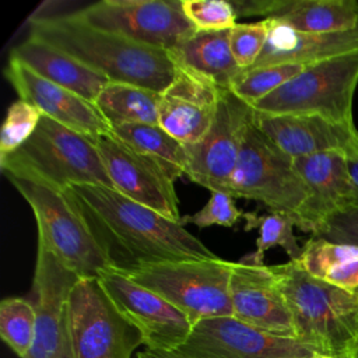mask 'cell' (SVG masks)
Segmentation results:
<instances>
[{
	"label": "cell",
	"mask_w": 358,
	"mask_h": 358,
	"mask_svg": "<svg viewBox=\"0 0 358 358\" xmlns=\"http://www.w3.org/2000/svg\"><path fill=\"white\" fill-rule=\"evenodd\" d=\"M159 96L161 92L140 85L108 81L94 105L112 130L130 124H158Z\"/></svg>",
	"instance_id": "cell-25"
},
{
	"label": "cell",
	"mask_w": 358,
	"mask_h": 358,
	"mask_svg": "<svg viewBox=\"0 0 358 358\" xmlns=\"http://www.w3.org/2000/svg\"><path fill=\"white\" fill-rule=\"evenodd\" d=\"M6 178L34 213L38 246L50 252L81 278L98 277L113 267L106 250L67 190L21 176Z\"/></svg>",
	"instance_id": "cell-5"
},
{
	"label": "cell",
	"mask_w": 358,
	"mask_h": 358,
	"mask_svg": "<svg viewBox=\"0 0 358 358\" xmlns=\"http://www.w3.org/2000/svg\"><path fill=\"white\" fill-rule=\"evenodd\" d=\"M270 267L289 309L295 338L320 355L352 358L358 345V289L315 278L298 262Z\"/></svg>",
	"instance_id": "cell-3"
},
{
	"label": "cell",
	"mask_w": 358,
	"mask_h": 358,
	"mask_svg": "<svg viewBox=\"0 0 358 358\" xmlns=\"http://www.w3.org/2000/svg\"><path fill=\"white\" fill-rule=\"evenodd\" d=\"M222 88L176 64L173 81L161 92L158 124L185 145L210 130Z\"/></svg>",
	"instance_id": "cell-18"
},
{
	"label": "cell",
	"mask_w": 358,
	"mask_h": 358,
	"mask_svg": "<svg viewBox=\"0 0 358 358\" xmlns=\"http://www.w3.org/2000/svg\"><path fill=\"white\" fill-rule=\"evenodd\" d=\"M315 358H333V357H327V355H320V354H317Z\"/></svg>",
	"instance_id": "cell-40"
},
{
	"label": "cell",
	"mask_w": 358,
	"mask_h": 358,
	"mask_svg": "<svg viewBox=\"0 0 358 358\" xmlns=\"http://www.w3.org/2000/svg\"><path fill=\"white\" fill-rule=\"evenodd\" d=\"M36 334L35 306L25 298L8 296L0 302V336L20 357L27 358Z\"/></svg>",
	"instance_id": "cell-29"
},
{
	"label": "cell",
	"mask_w": 358,
	"mask_h": 358,
	"mask_svg": "<svg viewBox=\"0 0 358 358\" xmlns=\"http://www.w3.org/2000/svg\"><path fill=\"white\" fill-rule=\"evenodd\" d=\"M232 316L262 331L295 338L289 309L270 266L232 263L229 278Z\"/></svg>",
	"instance_id": "cell-16"
},
{
	"label": "cell",
	"mask_w": 358,
	"mask_h": 358,
	"mask_svg": "<svg viewBox=\"0 0 358 358\" xmlns=\"http://www.w3.org/2000/svg\"><path fill=\"white\" fill-rule=\"evenodd\" d=\"M243 211H241L235 203L234 197L224 192H211V196L206 206L194 213L193 215L182 217V225L193 224L199 228H207L213 225L218 227H234L243 217Z\"/></svg>",
	"instance_id": "cell-34"
},
{
	"label": "cell",
	"mask_w": 358,
	"mask_h": 358,
	"mask_svg": "<svg viewBox=\"0 0 358 358\" xmlns=\"http://www.w3.org/2000/svg\"><path fill=\"white\" fill-rule=\"evenodd\" d=\"M266 20L268 24L267 41L253 67L270 64L308 66L358 50V27L345 32L310 34L296 31L273 18Z\"/></svg>",
	"instance_id": "cell-22"
},
{
	"label": "cell",
	"mask_w": 358,
	"mask_h": 358,
	"mask_svg": "<svg viewBox=\"0 0 358 358\" xmlns=\"http://www.w3.org/2000/svg\"><path fill=\"white\" fill-rule=\"evenodd\" d=\"M357 85L358 50L308 64L253 109L267 115H316L334 123L354 124Z\"/></svg>",
	"instance_id": "cell-7"
},
{
	"label": "cell",
	"mask_w": 358,
	"mask_h": 358,
	"mask_svg": "<svg viewBox=\"0 0 358 358\" xmlns=\"http://www.w3.org/2000/svg\"><path fill=\"white\" fill-rule=\"evenodd\" d=\"M115 190L182 224L175 182L150 157L133 150L115 133L95 140Z\"/></svg>",
	"instance_id": "cell-14"
},
{
	"label": "cell",
	"mask_w": 358,
	"mask_h": 358,
	"mask_svg": "<svg viewBox=\"0 0 358 358\" xmlns=\"http://www.w3.org/2000/svg\"><path fill=\"white\" fill-rule=\"evenodd\" d=\"M169 53L178 66L222 90H229L242 73L231 52L229 31H194Z\"/></svg>",
	"instance_id": "cell-24"
},
{
	"label": "cell",
	"mask_w": 358,
	"mask_h": 358,
	"mask_svg": "<svg viewBox=\"0 0 358 358\" xmlns=\"http://www.w3.org/2000/svg\"><path fill=\"white\" fill-rule=\"evenodd\" d=\"M299 266L331 285L355 291L358 289V246L336 243L312 236L302 246Z\"/></svg>",
	"instance_id": "cell-26"
},
{
	"label": "cell",
	"mask_w": 358,
	"mask_h": 358,
	"mask_svg": "<svg viewBox=\"0 0 358 358\" xmlns=\"http://www.w3.org/2000/svg\"><path fill=\"white\" fill-rule=\"evenodd\" d=\"M253 116V106L229 90H222L210 130L200 141L186 145V176L210 192L228 193L229 179Z\"/></svg>",
	"instance_id": "cell-11"
},
{
	"label": "cell",
	"mask_w": 358,
	"mask_h": 358,
	"mask_svg": "<svg viewBox=\"0 0 358 358\" xmlns=\"http://www.w3.org/2000/svg\"><path fill=\"white\" fill-rule=\"evenodd\" d=\"M246 220L245 229L259 228V238L256 241V250L245 256L241 262L255 266H262L264 253L275 246L285 250L289 260H299L302 255V248L294 234L295 221L292 217L280 213H268L266 215H257L255 213H245Z\"/></svg>",
	"instance_id": "cell-28"
},
{
	"label": "cell",
	"mask_w": 358,
	"mask_h": 358,
	"mask_svg": "<svg viewBox=\"0 0 358 358\" xmlns=\"http://www.w3.org/2000/svg\"><path fill=\"white\" fill-rule=\"evenodd\" d=\"M4 76L20 99L36 106L43 116L92 140L113 133L94 103L78 94L56 85L27 66L8 59Z\"/></svg>",
	"instance_id": "cell-17"
},
{
	"label": "cell",
	"mask_w": 358,
	"mask_h": 358,
	"mask_svg": "<svg viewBox=\"0 0 358 358\" xmlns=\"http://www.w3.org/2000/svg\"><path fill=\"white\" fill-rule=\"evenodd\" d=\"M352 358H358V345H357L355 350L352 351Z\"/></svg>",
	"instance_id": "cell-39"
},
{
	"label": "cell",
	"mask_w": 358,
	"mask_h": 358,
	"mask_svg": "<svg viewBox=\"0 0 358 358\" xmlns=\"http://www.w3.org/2000/svg\"><path fill=\"white\" fill-rule=\"evenodd\" d=\"M81 277L38 246L34 273L36 334L27 358H55L69 338V302Z\"/></svg>",
	"instance_id": "cell-15"
},
{
	"label": "cell",
	"mask_w": 358,
	"mask_h": 358,
	"mask_svg": "<svg viewBox=\"0 0 358 358\" xmlns=\"http://www.w3.org/2000/svg\"><path fill=\"white\" fill-rule=\"evenodd\" d=\"M42 116V112L36 106L22 99L8 106L0 133V162L31 138Z\"/></svg>",
	"instance_id": "cell-31"
},
{
	"label": "cell",
	"mask_w": 358,
	"mask_h": 358,
	"mask_svg": "<svg viewBox=\"0 0 358 358\" xmlns=\"http://www.w3.org/2000/svg\"><path fill=\"white\" fill-rule=\"evenodd\" d=\"M137 358H192L187 357L176 350L173 351H155V350H148L145 348L144 351L137 354Z\"/></svg>",
	"instance_id": "cell-37"
},
{
	"label": "cell",
	"mask_w": 358,
	"mask_h": 358,
	"mask_svg": "<svg viewBox=\"0 0 358 358\" xmlns=\"http://www.w3.org/2000/svg\"><path fill=\"white\" fill-rule=\"evenodd\" d=\"M176 351L192 358H315L317 351L292 337L274 336L234 316L197 322Z\"/></svg>",
	"instance_id": "cell-13"
},
{
	"label": "cell",
	"mask_w": 358,
	"mask_h": 358,
	"mask_svg": "<svg viewBox=\"0 0 358 358\" xmlns=\"http://www.w3.org/2000/svg\"><path fill=\"white\" fill-rule=\"evenodd\" d=\"M29 36L62 49L109 81L162 92L176 74L169 50L99 29L74 13L34 18Z\"/></svg>",
	"instance_id": "cell-2"
},
{
	"label": "cell",
	"mask_w": 358,
	"mask_h": 358,
	"mask_svg": "<svg viewBox=\"0 0 358 358\" xmlns=\"http://www.w3.org/2000/svg\"><path fill=\"white\" fill-rule=\"evenodd\" d=\"M336 243L358 246V208L350 207L329 218L315 235Z\"/></svg>",
	"instance_id": "cell-35"
},
{
	"label": "cell",
	"mask_w": 358,
	"mask_h": 358,
	"mask_svg": "<svg viewBox=\"0 0 358 358\" xmlns=\"http://www.w3.org/2000/svg\"><path fill=\"white\" fill-rule=\"evenodd\" d=\"M308 197L298 220V228L315 236L323 224L355 204L344 151H326L294 158Z\"/></svg>",
	"instance_id": "cell-19"
},
{
	"label": "cell",
	"mask_w": 358,
	"mask_h": 358,
	"mask_svg": "<svg viewBox=\"0 0 358 358\" xmlns=\"http://www.w3.org/2000/svg\"><path fill=\"white\" fill-rule=\"evenodd\" d=\"M113 268L127 271L140 264L217 257L180 222L102 185L67 189Z\"/></svg>",
	"instance_id": "cell-1"
},
{
	"label": "cell",
	"mask_w": 358,
	"mask_h": 358,
	"mask_svg": "<svg viewBox=\"0 0 358 358\" xmlns=\"http://www.w3.org/2000/svg\"><path fill=\"white\" fill-rule=\"evenodd\" d=\"M268 35L267 20L250 24H236L229 29V46L238 67L245 71L255 66L262 55Z\"/></svg>",
	"instance_id": "cell-33"
},
{
	"label": "cell",
	"mask_w": 358,
	"mask_h": 358,
	"mask_svg": "<svg viewBox=\"0 0 358 358\" xmlns=\"http://www.w3.org/2000/svg\"><path fill=\"white\" fill-rule=\"evenodd\" d=\"M69 331L76 358H130L141 333L119 312L98 277L80 278L69 302Z\"/></svg>",
	"instance_id": "cell-9"
},
{
	"label": "cell",
	"mask_w": 358,
	"mask_h": 358,
	"mask_svg": "<svg viewBox=\"0 0 358 358\" xmlns=\"http://www.w3.org/2000/svg\"><path fill=\"white\" fill-rule=\"evenodd\" d=\"M344 154H345L348 175L354 189V197H355V204L352 207L358 208V138L345 150Z\"/></svg>",
	"instance_id": "cell-36"
},
{
	"label": "cell",
	"mask_w": 358,
	"mask_h": 358,
	"mask_svg": "<svg viewBox=\"0 0 358 358\" xmlns=\"http://www.w3.org/2000/svg\"><path fill=\"white\" fill-rule=\"evenodd\" d=\"M10 59L27 66L42 78L70 90L95 103L108 78L69 53L28 36L10 52Z\"/></svg>",
	"instance_id": "cell-23"
},
{
	"label": "cell",
	"mask_w": 358,
	"mask_h": 358,
	"mask_svg": "<svg viewBox=\"0 0 358 358\" xmlns=\"http://www.w3.org/2000/svg\"><path fill=\"white\" fill-rule=\"evenodd\" d=\"M253 124L291 158L344 151L358 138L355 124L316 115H267L255 110Z\"/></svg>",
	"instance_id": "cell-20"
},
{
	"label": "cell",
	"mask_w": 358,
	"mask_h": 358,
	"mask_svg": "<svg viewBox=\"0 0 358 358\" xmlns=\"http://www.w3.org/2000/svg\"><path fill=\"white\" fill-rule=\"evenodd\" d=\"M113 133L133 150L158 162L173 182L186 175V145L159 124L122 126L113 129Z\"/></svg>",
	"instance_id": "cell-27"
},
{
	"label": "cell",
	"mask_w": 358,
	"mask_h": 358,
	"mask_svg": "<svg viewBox=\"0 0 358 358\" xmlns=\"http://www.w3.org/2000/svg\"><path fill=\"white\" fill-rule=\"evenodd\" d=\"M98 280L119 312L141 333L148 350L173 351L185 344L193 323L171 302L113 267Z\"/></svg>",
	"instance_id": "cell-12"
},
{
	"label": "cell",
	"mask_w": 358,
	"mask_h": 358,
	"mask_svg": "<svg viewBox=\"0 0 358 358\" xmlns=\"http://www.w3.org/2000/svg\"><path fill=\"white\" fill-rule=\"evenodd\" d=\"M1 172L56 189L102 185L113 189L95 140L42 116L35 133L0 162Z\"/></svg>",
	"instance_id": "cell-4"
},
{
	"label": "cell",
	"mask_w": 358,
	"mask_h": 358,
	"mask_svg": "<svg viewBox=\"0 0 358 358\" xmlns=\"http://www.w3.org/2000/svg\"><path fill=\"white\" fill-rule=\"evenodd\" d=\"M55 358H76L74 355V350H73V344H71V338L69 336V338L64 341L63 347L60 348L59 354Z\"/></svg>",
	"instance_id": "cell-38"
},
{
	"label": "cell",
	"mask_w": 358,
	"mask_h": 358,
	"mask_svg": "<svg viewBox=\"0 0 358 358\" xmlns=\"http://www.w3.org/2000/svg\"><path fill=\"white\" fill-rule=\"evenodd\" d=\"M228 194L255 200L270 213L287 214L298 225L308 190L295 169L294 158L282 152L252 122L229 179Z\"/></svg>",
	"instance_id": "cell-8"
},
{
	"label": "cell",
	"mask_w": 358,
	"mask_h": 358,
	"mask_svg": "<svg viewBox=\"0 0 358 358\" xmlns=\"http://www.w3.org/2000/svg\"><path fill=\"white\" fill-rule=\"evenodd\" d=\"M232 4L238 15H264L302 32L336 34L358 27L355 0H264Z\"/></svg>",
	"instance_id": "cell-21"
},
{
	"label": "cell",
	"mask_w": 358,
	"mask_h": 358,
	"mask_svg": "<svg viewBox=\"0 0 358 358\" xmlns=\"http://www.w3.org/2000/svg\"><path fill=\"white\" fill-rule=\"evenodd\" d=\"M186 18L197 31H229L236 22V10L225 0H180Z\"/></svg>",
	"instance_id": "cell-32"
},
{
	"label": "cell",
	"mask_w": 358,
	"mask_h": 358,
	"mask_svg": "<svg viewBox=\"0 0 358 358\" xmlns=\"http://www.w3.org/2000/svg\"><path fill=\"white\" fill-rule=\"evenodd\" d=\"M305 67V64H270L253 67L242 71L232 83L229 91L250 106H255L259 101L299 74Z\"/></svg>",
	"instance_id": "cell-30"
},
{
	"label": "cell",
	"mask_w": 358,
	"mask_h": 358,
	"mask_svg": "<svg viewBox=\"0 0 358 358\" xmlns=\"http://www.w3.org/2000/svg\"><path fill=\"white\" fill-rule=\"evenodd\" d=\"M231 270L232 262L217 256L147 263L123 273L171 302L194 326L203 319L232 316Z\"/></svg>",
	"instance_id": "cell-6"
},
{
	"label": "cell",
	"mask_w": 358,
	"mask_h": 358,
	"mask_svg": "<svg viewBox=\"0 0 358 358\" xmlns=\"http://www.w3.org/2000/svg\"><path fill=\"white\" fill-rule=\"evenodd\" d=\"M74 14L99 29L165 50L197 31L179 0H102Z\"/></svg>",
	"instance_id": "cell-10"
}]
</instances>
